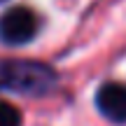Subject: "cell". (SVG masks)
Segmentation results:
<instances>
[{"label":"cell","instance_id":"7a4b0ae2","mask_svg":"<svg viewBox=\"0 0 126 126\" xmlns=\"http://www.w3.org/2000/svg\"><path fill=\"white\" fill-rule=\"evenodd\" d=\"M37 33V16L28 7H12L0 16V42L9 47L26 45Z\"/></svg>","mask_w":126,"mask_h":126},{"label":"cell","instance_id":"277c9868","mask_svg":"<svg viewBox=\"0 0 126 126\" xmlns=\"http://www.w3.org/2000/svg\"><path fill=\"white\" fill-rule=\"evenodd\" d=\"M0 126H21V112L7 100H0Z\"/></svg>","mask_w":126,"mask_h":126},{"label":"cell","instance_id":"6da1fadb","mask_svg":"<svg viewBox=\"0 0 126 126\" xmlns=\"http://www.w3.org/2000/svg\"><path fill=\"white\" fill-rule=\"evenodd\" d=\"M56 72L40 61H0V86L26 96H45L56 86Z\"/></svg>","mask_w":126,"mask_h":126},{"label":"cell","instance_id":"3957f363","mask_svg":"<svg viewBox=\"0 0 126 126\" xmlns=\"http://www.w3.org/2000/svg\"><path fill=\"white\" fill-rule=\"evenodd\" d=\"M96 105L100 114L114 124L126 122V84L122 82H105L96 94Z\"/></svg>","mask_w":126,"mask_h":126},{"label":"cell","instance_id":"5b68a950","mask_svg":"<svg viewBox=\"0 0 126 126\" xmlns=\"http://www.w3.org/2000/svg\"><path fill=\"white\" fill-rule=\"evenodd\" d=\"M0 2H2V0H0Z\"/></svg>","mask_w":126,"mask_h":126}]
</instances>
